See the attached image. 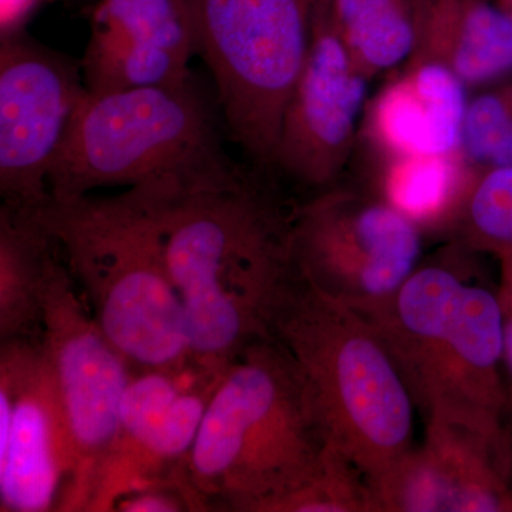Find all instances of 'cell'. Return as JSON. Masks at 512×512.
<instances>
[{
  "label": "cell",
  "mask_w": 512,
  "mask_h": 512,
  "mask_svg": "<svg viewBox=\"0 0 512 512\" xmlns=\"http://www.w3.org/2000/svg\"><path fill=\"white\" fill-rule=\"evenodd\" d=\"M90 40L161 47L190 60L197 55L183 0H101Z\"/></svg>",
  "instance_id": "d6986e66"
},
{
  "label": "cell",
  "mask_w": 512,
  "mask_h": 512,
  "mask_svg": "<svg viewBox=\"0 0 512 512\" xmlns=\"http://www.w3.org/2000/svg\"><path fill=\"white\" fill-rule=\"evenodd\" d=\"M264 512L376 511L365 474L332 447L318 476L278 498Z\"/></svg>",
  "instance_id": "603a6c76"
},
{
  "label": "cell",
  "mask_w": 512,
  "mask_h": 512,
  "mask_svg": "<svg viewBox=\"0 0 512 512\" xmlns=\"http://www.w3.org/2000/svg\"><path fill=\"white\" fill-rule=\"evenodd\" d=\"M501 424H503L505 444H507L508 451V461H510V485L512 490V394H510L507 407H505Z\"/></svg>",
  "instance_id": "4316f807"
},
{
  "label": "cell",
  "mask_w": 512,
  "mask_h": 512,
  "mask_svg": "<svg viewBox=\"0 0 512 512\" xmlns=\"http://www.w3.org/2000/svg\"><path fill=\"white\" fill-rule=\"evenodd\" d=\"M42 345L73 453L72 478L60 511L89 512L136 369L94 319L57 244L43 288Z\"/></svg>",
  "instance_id": "9c48e42d"
},
{
  "label": "cell",
  "mask_w": 512,
  "mask_h": 512,
  "mask_svg": "<svg viewBox=\"0 0 512 512\" xmlns=\"http://www.w3.org/2000/svg\"><path fill=\"white\" fill-rule=\"evenodd\" d=\"M471 251L450 241L393 298L362 315L392 355L424 420L504 436L503 318Z\"/></svg>",
  "instance_id": "7a4b0ae2"
},
{
  "label": "cell",
  "mask_w": 512,
  "mask_h": 512,
  "mask_svg": "<svg viewBox=\"0 0 512 512\" xmlns=\"http://www.w3.org/2000/svg\"><path fill=\"white\" fill-rule=\"evenodd\" d=\"M410 59L433 60L468 89L512 77V15L493 0H420Z\"/></svg>",
  "instance_id": "9a60e30c"
},
{
  "label": "cell",
  "mask_w": 512,
  "mask_h": 512,
  "mask_svg": "<svg viewBox=\"0 0 512 512\" xmlns=\"http://www.w3.org/2000/svg\"><path fill=\"white\" fill-rule=\"evenodd\" d=\"M370 80L333 26L328 0H318L308 55L286 104L271 168L311 197L335 187L360 134Z\"/></svg>",
  "instance_id": "8fae6325"
},
{
  "label": "cell",
  "mask_w": 512,
  "mask_h": 512,
  "mask_svg": "<svg viewBox=\"0 0 512 512\" xmlns=\"http://www.w3.org/2000/svg\"><path fill=\"white\" fill-rule=\"evenodd\" d=\"M330 448L295 363L266 336L225 367L185 471L198 510L264 512L318 476Z\"/></svg>",
  "instance_id": "3957f363"
},
{
  "label": "cell",
  "mask_w": 512,
  "mask_h": 512,
  "mask_svg": "<svg viewBox=\"0 0 512 512\" xmlns=\"http://www.w3.org/2000/svg\"><path fill=\"white\" fill-rule=\"evenodd\" d=\"M420 0H328L330 19L363 72L402 66L417 42Z\"/></svg>",
  "instance_id": "ac0fdd59"
},
{
  "label": "cell",
  "mask_w": 512,
  "mask_h": 512,
  "mask_svg": "<svg viewBox=\"0 0 512 512\" xmlns=\"http://www.w3.org/2000/svg\"><path fill=\"white\" fill-rule=\"evenodd\" d=\"M468 87L443 64L409 59L363 114V138L379 157L460 151Z\"/></svg>",
  "instance_id": "5bb4252c"
},
{
  "label": "cell",
  "mask_w": 512,
  "mask_h": 512,
  "mask_svg": "<svg viewBox=\"0 0 512 512\" xmlns=\"http://www.w3.org/2000/svg\"><path fill=\"white\" fill-rule=\"evenodd\" d=\"M377 197L412 221L423 234L453 227L478 167L461 151L380 157Z\"/></svg>",
  "instance_id": "e0dca14e"
},
{
  "label": "cell",
  "mask_w": 512,
  "mask_h": 512,
  "mask_svg": "<svg viewBox=\"0 0 512 512\" xmlns=\"http://www.w3.org/2000/svg\"><path fill=\"white\" fill-rule=\"evenodd\" d=\"M220 103L194 76L170 86L86 93L49 174L50 197L103 187L235 183L247 174L222 147Z\"/></svg>",
  "instance_id": "8992f818"
},
{
  "label": "cell",
  "mask_w": 512,
  "mask_h": 512,
  "mask_svg": "<svg viewBox=\"0 0 512 512\" xmlns=\"http://www.w3.org/2000/svg\"><path fill=\"white\" fill-rule=\"evenodd\" d=\"M500 262V282L497 293L503 318L504 373L508 394H512V252L497 256Z\"/></svg>",
  "instance_id": "d4e9b609"
},
{
  "label": "cell",
  "mask_w": 512,
  "mask_h": 512,
  "mask_svg": "<svg viewBox=\"0 0 512 512\" xmlns=\"http://www.w3.org/2000/svg\"><path fill=\"white\" fill-rule=\"evenodd\" d=\"M298 205L256 171L225 185H158L165 261L198 362L228 365L268 336L276 295L292 272Z\"/></svg>",
  "instance_id": "6da1fadb"
},
{
  "label": "cell",
  "mask_w": 512,
  "mask_h": 512,
  "mask_svg": "<svg viewBox=\"0 0 512 512\" xmlns=\"http://www.w3.org/2000/svg\"><path fill=\"white\" fill-rule=\"evenodd\" d=\"M470 96L460 151L478 168L512 165V77Z\"/></svg>",
  "instance_id": "7402d4cb"
},
{
  "label": "cell",
  "mask_w": 512,
  "mask_h": 512,
  "mask_svg": "<svg viewBox=\"0 0 512 512\" xmlns=\"http://www.w3.org/2000/svg\"><path fill=\"white\" fill-rule=\"evenodd\" d=\"M268 336L295 363L330 446L372 484L414 447V406L392 355L360 313L295 271L276 295Z\"/></svg>",
  "instance_id": "5b68a950"
},
{
  "label": "cell",
  "mask_w": 512,
  "mask_h": 512,
  "mask_svg": "<svg viewBox=\"0 0 512 512\" xmlns=\"http://www.w3.org/2000/svg\"><path fill=\"white\" fill-rule=\"evenodd\" d=\"M42 0H0V29L2 35L19 32L30 13Z\"/></svg>",
  "instance_id": "484cf974"
},
{
  "label": "cell",
  "mask_w": 512,
  "mask_h": 512,
  "mask_svg": "<svg viewBox=\"0 0 512 512\" xmlns=\"http://www.w3.org/2000/svg\"><path fill=\"white\" fill-rule=\"evenodd\" d=\"M423 237L375 192L336 184L296 207L292 268L320 292L365 315L393 298L416 271Z\"/></svg>",
  "instance_id": "ba28073f"
},
{
  "label": "cell",
  "mask_w": 512,
  "mask_h": 512,
  "mask_svg": "<svg viewBox=\"0 0 512 512\" xmlns=\"http://www.w3.org/2000/svg\"><path fill=\"white\" fill-rule=\"evenodd\" d=\"M190 62L161 47L89 40L80 67L87 92L99 94L184 82L192 76Z\"/></svg>",
  "instance_id": "ffe728a7"
},
{
  "label": "cell",
  "mask_w": 512,
  "mask_h": 512,
  "mask_svg": "<svg viewBox=\"0 0 512 512\" xmlns=\"http://www.w3.org/2000/svg\"><path fill=\"white\" fill-rule=\"evenodd\" d=\"M399 485L416 512H512L505 437L427 421L426 440L404 457Z\"/></svg>",
  "instance_id": "4fadbf2b"
},
{
  "label": "cell",
  "mask_w": 512,
  "mask_h": 512,
  "mask_svg": "<svg viewBox=\"0 0 512 512\" xmlns=\"http://www.w3.org/2000/svg\"><path fill=\"white\" fill-rule=\"evenodd\" d=\"M448 235L477 254H511L512 165L478 168Z\"/></svg>",
  "instance_id": "44dd1931"
},
{
  "label": "cell",
  "mask_w": 512,
  "mask_h": 512,
  "mask_svg": "<svg viewBox=\"0 0 512 512\" xmlns=\"http://www.w3.org/2000/svg\"><path fill=\"white\" fill-rule=\"evenodd\" d=\"M37 211L94 319L134 369L191 356L165 261L157 184L113 197H50Z\"/></svg>",
  "instance_id": "277c9868"
},
{
  "label": "cell",
  "mask_w": 512,
  "mask_h": 512,
  "mask_svg": "<svg viewBox=\"0 0 512 512\" xmlns=\"http://www.w3.org/2000/svg\"><path fill=\"white\" fill-rule=\"evenodd\" d=\"M82 67L29 39L22 30L0 45V194L2 205L39 208L77 104Z\"/></svg>",
  "instance_id": "30bf717a"
},
{
  "label": "cell",
  "mask_w": 512,
  "mask_h": 512,
  "mask_svg": "<svg viewBox=\"0 0 512 512\" xmlns=\"http://www.w3.org/2000/svg\"><path fill=\"white\" fill-rule=\"evenodd\" d=\"M493 2L512 15V0H493Z\"/></svg>",
  "instance_id": "83f0119b"
},
{
  "label": "cell",
  "mask_w": 512,
  "mask_h": 512,
  "mask_svg": "<svg viewBox=\"0 0 512 512\" xmlns=\"http://www.w3.org/2000/svg\"><path fill=\"white\" fill-rule=\"evenodd\" d=\"M39 208H0V342L42 338L43 288L56 252Z\"/></svg>",
  "instance_id": "2e32d148"
},
{
  "label": "cell",
  "mask_w": 512,
  "mask_h": 512,
  "mask_svg": "<svg viewBox=\"0 0 512 512\" xmlns=\"http://www.w3.org/2000/svg\"><path fill=\"white\" fill-rule=\"evenodd\" d=\"M183 3L229 136L256 168H271L286 104L308 55L318 0Z\"/></svg>",
  "instance_id": "52a82bcc"
},
{
  "label": "cell",
  "mask_w": 512,
  "mask_h": 512,
  "mask_svg": "<svg viewBox=\"0 0 512 512\" xmlns=\"http://www.w3.org/2000/svg\"><path fill=\"white\" fill-rule=\"evenodd\" d=\"M121 512H183L197 511L190 493L181 485L164 483L150 485L121 498L114 507Z\"/></svg>",
  "instance_id": "cb8c5ba5"
},
{
  "label": "cell",
  "mask_w": 512,
  "mask_h": 512,
  "mask_svg": "<svg viewBox=\"0 0 512 512\" xmlns=\"http://www.w3.org/2000/svg\"><path fill=\"white\" fill-rule=\"evenodd\" d=\"M72 444L42 338L0 342V511H60Z\"/></svg>",
  "instance_id": "7c38bea8"
}]
</instances>
